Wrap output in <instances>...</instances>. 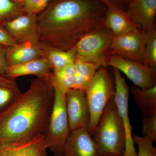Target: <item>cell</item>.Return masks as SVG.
<instances>
[{
    "mask_svg": "<svg viewBox=\"0 0 156 156\" xmlns=\"http://www.w3.org/2000/svg\"><path fill=\"white\" fill-rule=\"evenodd\" d=\"M107 9L99 0H52L37 15L39 43L72 50L84 35L104 25Z\"/></svg>",
    "mask_w": 156,
    "mask_h": 156,
    "instance_id": "1",
    "label": "cell"
},
{
    "mask_svg": "<svg viewBox=\"0 0 156 156\" xmlns=\"http://www.w3.org/2000/svg\"><path fill=\"white\" fill-rule=\"evenodd\" d=\"M54 95L52 73L32 80L27 91L0 113V141H26L44 134Z\"/></svg>",
    "mask_w": 156,
    "mask_h": 156,
    "instance_id": "2",
    "label": "cell"
},
{
    "mask_svg": "<svg viewBox=\"0 0 156 156\" xmlns=\"http://www.w3.org/2000/svg\"><path fill=\"white\" fill-rule=\"evenodd\" d=\"M92 137L99 155L122 156L125 135L114 99L105 109Z\"/></svg>",
    "mask_w": 156,
    "mask_h": 156,
    "instance_id": "3",
    "label": "cell"
},
{
    "mask_svg": "<svg viewBox=\"0 0 156 156\" xmlns=\"http://www.w3.org/2000/svg\"><path fill=\"white\" fill-rule=\"evenodd\" d=\"M115 92L114 77L105 67L99 68L85 91L90 115L88 130L92 136L107 107L114 98Z\"/></svg>",
    "mask_w": 156,
    "mask_h": 156,
    "instance_id": "4",
    "label": "cell"
},
{
    "mask_svg": "<svg viewBox=\"0 0 156 156\" xmlns=\"http://www.w3.org/2000/svg\"><path fill=\"white\" fill-rule=\"evenodd\" d=\"M113 35L103 25L84 35L72 50L76 58L106 67Z\"/></svg>",
    "mask_w": 156,
    "mask_h": 156,
    "instance_id": "5",
    "label": "cell"
},
{
    "mask_svg": "<svg viewBox=\"0 0 156 156\" xmlns=\"http://www.w3.org/2000/svg\"><path fill=\"white\" fill-rule=\"evenodd\" d=\"M55 88L53 107L44 136L45 142L54 156H62L70 133L66 108L65 94Z\"/></svg>",
    "mask_w": 156,
    "mask_h": 156,
    "instance_id": "6",
    "label": "cell"
},
{
    "mask_svg": "<svg viewBox=\"0 0 156 156\" xmlns=\"http://www.w3.org/2000/svg\"><path fill=\"white\" fill-rule=\"evenodd\" d=\"M113 74L115 87L114 101L121 119L125 135V147L122 156H137L132 133L133 126H131L128 113L129 87L119 71L113 68Z\"/></svg>",
    "mask_w": 156,
    "mask_h": 156,
    "instance_id": "7",
    "label": "cell"
},
{
    "mask_svg": "<svg viewBox=\"0 0 156 156\" xmlns=\"http://www.w3.org/2000/svg\"><path fill=\"white\" fill-rule=\"evenodd\" d=\"M146 39L147 32L139 27H135L126 33L113 37L110 54L143 62Z\"/></svg>",
    "mask_w": 156,
    "mask_h": 156,
    "instance_id": "8",
    "label": "cell"
},
{
    "mask_svg": "<svg viewBox=\"0 0 156 156\" xmlns=\"http://www.w3.org/2000/svg\"><path fill=\"white\" fill-rule=\"evenodd\" d=\"M108 66L123 73L133 82L134 86L140 89H150L156 86V69L143 62L128 60L111 54L108 57Z\"/></svg>",
    "mask_w": 156,
    "mask_h": 156,
    "instance_id": "9",
    "label": "cell"
},
{
    "mask_svg": "<svg viewBox=\"0 0 156 156\" xmlns=\"http://www.w3.org/2000/svg\"><path fill=\"white\" fill-rule=\"evenodd\" d=\"M65 102L70 131L81 128L88 130L90 115L85 92L70 89L65 94Z\"/></svg>",
    "mask_w": 156,
    "mask_h": 156,
    "instance_id": "10",
    "label": "cell"
},
{
    "mask_svg": "<svg viewBox=\"0 0 156 156\" xmlns=\"http://www.w3.org/2000/svg\"><path fill=\"white\" fill-rule=\"evenodd\" d=\"M2 26L17 44L39 43L37 15L22 14Z\"/></svg>",
    "mask_w": 156,
    "mask_h": 156,
    "instance_id": "11",
    "label": "cell"
},
{
    "mask_svg": "<svg viewBox=\"0 0 156 156\" xmlns=\"http://www.w3.org/2000/svg\"><path fill=\"white\" fill-rule=\"evenodd\" d=\"M126 13L131 21L145 32L155 29L156 0H128Z\"/></svg>",
    "mask_w": 156,
    "mask_h": 156,
    "instance_id": "12",
    "label": "cell"
},
{
    "mask_svg": "<svg viewBox=\"0 0 156 156\" xmlns=\"http://www.w3.org/2000/svg\"><path fill=\"white\" fill-rule=\"evenodd\" d=\"M44 134L26 141H0V156H47Z\"/></svg>",
    "mask_w": 156,
    "mask_h": 156,
    "instance_id": "13",
    "label": "cell"
},
{
    "mask_svg": "<svg viewBox=\"0 0 156 156\" xmlns=\"http://www.w3.org/2000/svg\"><path fill=\"white\" fill-rule=\"evenodd\" d=\"M93 137L86 128L71 131L68 137L62 156H98Z\"/></svg>",
    "mask_w": 156,
    "mask_h": 156,
    "instance_id": "14",
    "label": "cell"
},
{
    "mask_svg": "<svg viewBox=\"0 0 156 156\" xmlns=\"http://www.w3.org/2000/svg\"><path fill=\"white\" fill-rule=\"evenodd\" d=\"M6 56L9 66L25 63L44 57L40 43L27 42L6 48Z\"/></svg>",
    "mask_w": 156,
    "mask_h": 156,
    "instance_id": "15",
    "label": "cell"
},
{
    "mask_svg": "<svg viewBox=\"0 0 156 156\" xmlns=\"http://www.w3.org/2000/svg\"><path fill=\"white\" fill-rule=\"evenodd\" d=\"M52 73L51 65L48 58L44 56L22 64L9 66L5 75L16 79L18 77L27 75L48 76Z\"/></svg>",
    "mask_w": 156,
    "mask_h": 156,
    "instance_id": "16",
    "label": "cell"
},
{
    "mask_svg": "<svg viewBox=\"0 0 156 156\" xmlns=\"http://www.w3.org/2000/svg\"><path fill=\"white\" fill-rule=\"evenodd\" d=\"M104 25L113 36L121 35L137 26L131 21L126 11L116 8H108Z\"/></svg>",
    "mask_w": 156,
    "mask_h": 156,
    "instance_id": "17",
    "label": "cell"
},
{
    "mask_svg": "<svg viewBox=\"0 0 156 156\" xmlns=\"http://www.w3.org/2000/svg\"><path fill=\"white\" fill-rule=\"evenodd\" d=\"M129 92L144 116L156 115V86L142 89L134 85L129 87Z\"/></svg>",
    "mask_w": 156,
    "mask_h": 156,
    "instance_id": "18",
    "label": "cell"
},
{
    "mask_svg": "<svg viewBox=\"0 0 156 156\" xmlns=\"http://www.w3.org/2000/svg\"><path fill=\"white\" fill-rule=\"evenodd\" d=\"M73 89L85 91L89 87L99 68L96 65L76 58Z\"/></svg>",
    "mask_w": 156,
    "mask_h": 156,
    "instance_id": "19",
    "label": "cell"
},
{
    "mask_svg": "<svg viewBox=\"0 0 156 156\" xmlns=\"http://www.w3.org/2000/svg\"><path fill=\"white\" fill-rule=\"evenodd\" d=\"M21 94L16 79L0 75V113L11 106Z\"/></svg>",
    "mask_w": 156,
    "mask_h": 156,
    "instance_id": "20",
    "label": "cell"
},
{
    "mask_svg": "<svg viewBox=\"0 0 156 156\" xmlns=\"http://www.w3.org/2000/svg\"><path fill=\"white\" fill-rule=\"evenodd\" d=\"M44 53L52 67V71L61 69L69 65L73 64L76 56L73 50H62L53 49L40 44Z\"/></svg>",
    "mask_w": 156,
    "mask_h": 156,
    "instance_id": "21",
    "label": "cell"
},
{
    "mask_svg": "<svg viewBox=\"0 0 156 156\" xmlns=\"http://www.w3.org/2000/svg\"><path fill=\"white\" fill-rule=\"evenodd\" d=\"M75 72L74 63L52 71L54 87L64 94L72 89Z\"/></svg>",
    "mask_w": 156,
    "mask_h": 156,
    "instance_id": "22",
    "label": "cell"
},
{
    "mask_svg": "<svg viewBox=\"0 0 156 156\" xmlns=\"http://www.w3.org/2000/svg\"><path fill=\"white\" fill-rule=\"evenodd\" d=\"M25 14L23 11L22 3L12 0H0V25Z\"/></svg>",
    "mask_w": 156,
    "mask_h": 156,
    "instance_id": "23",
    "label": "cell"
},
{
    "mask_svg": "<svg viewBox=\"0 0 156 156\" xmlns=\"http://www.w3.org/2000/svg\"><path fill=\"white\" fill-rule=\"evenodd\" d=\"M143 63L156 69V30L147 32V39L144 51Z\"/></svg>",
    "mask_w": 156,
    "mask_h": 156,
    "instance_id": "24",
    "label": "cell"
},
{
    "mask_svg": "<svg viewBox=\"0 0 156 156\" xmlns=\"http://www.w3.org/2000/svg\"><path fill=\"white\" fill-rule=\"evenodd\" d=\"M134 142L138 147L137 156H156V149L153 140L144 136L133 135Z\"/></svg>",
    "mask_w": 156,
    "mask_h": 156,
    "instance_id": "25",
    "label": "cell"
},
{
    "mask_svg": "<svg viewBox=\"0 0 156 156\" xmlns=\"http://www.w3.org/2000/svg\"><path fill=\"white\" fill-rule=\"evenodd\" d=\"M52 0H24L22 9L25 14L37 15L47 7Z\"/></svg>",
    "mask_w": 156,
    "mask_h": 156,
    "instance_id": "26",
    "label": "cell"
},
{
    "mask_svg": "<svg viewBox=\"0 0 156 156\" xmlns=\"http://www.w3.org/2000/svg\"><path fill=\"white\" fill-rule=\"evenodd\" d=\"M142 124L141 134L143 136L147 137L156 141V115L143 116L141 119Z\"/></svg>",
    "mask_w": 156,
    "mask_h": 156,
    "instance_id": "27",
    "label": "cell"
},
{
    "mask_svg": "<svg viewBox=\"0 0 156 156\" xmlns=\"http://www.w3.org/2000/svg\"><path fill=\"white\" fill-rule=\"evenodd\" d=\"M17 44L3 26L0 25V45L9 48Z\"/></svg>",
    "mask_w": 156,
    "mask_h": 156,
    "instance_id": "28",
    "label": "cell"
},
{
    "mask_svg": "<svg viewBox=\"0 0 156 156\" xmlns=\"http://www.w3.org/2000/svg\"><path fill=\"white\" fill-rule=\"evenodd\" d=\"M6 48L0 45V75L5 74L9 67L6 56Z\"/></svg>",
    "mask_w": 156,
    "mask_h": 156,
    "instance_id": "29",
    "label": "cell"
},
{
    "mask_svg": "<svg viewBox=\"0 0 156 156\" xmlns=\"http://www.w3.org/2000/svg\"><path fill=\"white\" fill-rule=\"evenodd\" d=\"M106 5L108 8H116L123 9V7L128 4V0H99Z\"/></svg>",
    "mask_w": 156,
    "mask_h": 156,
    "instance_id": "30",
    "label": "cell"
},
{
    "mask_svg": "<svg viewBox=\"0 0 156 156\" xmlns=\"http://www.w3.org/2000/svg\"><path fill=\"white\" fill-rule=\"evenodd\" d=\"M15 2L17 3H22L24 1V0H12Z\"/></svg>",
    "mask_w": 156,
    "mask_h": 156,
    "instance_id": "31",
    "label": "cell"
},
{
    "mask_svg": "<svg viewBox=\"0 0 156 156\" xmlns=\"http://www.w3.org/2000/svg\"><path fill=\"white\" fill-rule=\"evenodd\" d=\"M98 156H122L114 155H99Z\"/></svg>",
    "mask_w": 156,
    "mask_h": 156,
    "instance_id": "32",
    "label": "cell"
}]
</instances>
